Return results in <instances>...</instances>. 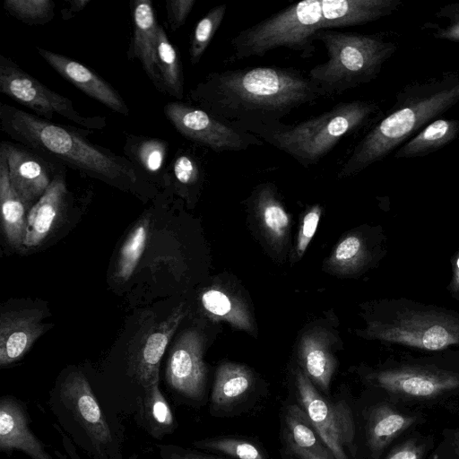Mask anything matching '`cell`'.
Listing matches in <instances>:
<instances>
[{
    "label": "cell",
    "instance_id": "6da1fadb",
    "mask_svg": "<svg viewBox=\"0 0 459 459\" xmlns=\"http://www.w3.org/2000/svg\"><path fill=\"white\" fill-rule=\"evenodd\" d=\"M326 97L307 74L280 66L211 72L188 92L195 106L250 134L275 126L292 111Z\"/></svg>",
    "mask_w": 459,
    "mask_h": 459
},
{
    "label": "cell",
    "instance_id": "7a4b0ae2",
    "mask_svg": "<svg viewBox=\"0 0 459 459\" xmlns=\"http://www.w3.org/2000/svg\"><path fill=\"white\" fill-rule=\"evenodd\" d=\"M402 0H307L295 3L231 38L233 57H262L278 48L305 59L316 52L314 36L323 30L364 25L391 15Z\"/></svg>",
    "mask_w": 459,
    "mask_h": 459
},
{
    "label": "cell",
    "instance_id": "3957f363",
    "mask_svg": "<svg viewBox=\"0 0 459 459\" xmlns=\"http://www.w3.org/2000/svg\"><path fill=\"white\" fill-rule=\"evenodd\" d=\"M0 127L15 143L42 157L113 186L136 191L149 186L147 178L126 157L91 143L75 127L5 103L0 104Z\"/></svg>",
    "mask_w": 459,
    "mask_h": 459
},
{
    "label": "cell",
    "instance_id": "277c9868",
    "mask_svg": "<svg viewBox=\"0 0 459 459\" xmlns=\"http://www.w3.org/2000/svg\"><path fill=\"white\" fill-rule=\"evenodd\" d=\"M457 103L459 71H446L405 84L387 113L352 148L337 178L357 175L383 160Z\"/></svg>",
    "mask_w": 459,
    "mask_h": 459
},
{
    "label": "cell",
    "instance_id": "5b68a950",
    "mask_svg": "<svg viewBox=\"0 0 459 459\" xmlns=\"http://www.w3.org/2000/svg\"><path fill=\"white\" fill-rule=\"evenodd\" d=\"M380 114L377 102L353 100L339 102L299 123L281 122L252 134L288 154L302 167L309 168L321 161L342 138L368 126Z\"/></svg>",
    "mask_w": 459,
    "mask_h": 459
},
{
    "label": "cell",
    "instance_id": "8992f818",
    "mask_svg": "<svg viewBox=\"0 0 459 459\" xmlns=\"http://www.w3.org/2000/svg\"><path fill=\"white\" fill-rule=\"evenodd\" d=\"M314 40L322 42L327 60L311 68L307 76L327 97L377 79L398 47L387 32L323 30L315 34Z\"/></svg>",
    "mask_w": 459,
    "mask_h": 459
},
{
    "label": "cell",
    "instance_id": "52a82bcc",
    "mask_svg": "<svg viewBox=\"0 0 459 459\" xmlns=\"http://www.w3.org/2000/svg\"><path fill=\"white\" fill-rule=\"evenodd\" d=\"M0 91L49 121L57 114L87 130H100L107 126L106 117L80 114L70 99L51 91L3 55H0Z\"/></svg>",
    "mask_w": 459,
    "mask_h": 459
},
{
    "label": "cell",
    "instance_id": "ba28073f",
    "mask_svg": "<svg viewBox=\"0 0 459 459\" xmlns=\"http://www.w3.org/2000/svg\"><path fill=\"white\" fill-rule=\"evenodd\" d=\"M163 112L183 137L215 152H242L264 145L257 136L228 125L193 104L170 101Z\"/></svg>",
    "mask_w": 459,
    "mask_h": 459
},
{
    "label": "cell",
    "instance_id": "9c48e42d",
    "mask_svg": "<svg viewBox=\"0 0 459 459\" xmlns=\"http://www.w3.org/2000/svg\"><path fill=\"white\" fill-rule=\"evenodd\" d=\"M299 403L323 443L334 459H348L346 449L353 446L355 426L351 411L344 401L325 400L301 370L296 374Z\"/></svg>",
    "mask_w": 459,
    "mask_h": 459
},
{
    "label": "cell",
    "instance_id": "30bf717a",
    "mask_svg": "<svg viewBox=\"0 0 459 459\" xmlns=\"http://www.w3.org/2000/svg\"><path fill=\"white\" fill-rule=\"evenodd\" d=\"M12 186L30 210L45 193L62 167L18 143L2 141Z\"/></svg>",
    "mask_w": 459,
    "mask_h": 459
},
{
    "label": "cell",
    "instance_id": "8fae6325",
    "mask_svg": "<svg viewBox=\"0 0 459 459\" xmlns=\"http://www.w3.org/2000/svg\"><path fill=\"white\" fill-rule=\"evenodd\" d=\"M204 342L195 330L184 332L168 359L166 379L171 388L192 399L204 391L206 368L203 359Z\"/></svg>",
    "mask_w": 459,
    "mask_h": 459
},
{
    "label": "cell",
    "instance_id": "7c38bea8",
    "mask_svg": "<svg viewBox=\"0 0 459 459\" xmlns=\"http://www.w3.org/2000/svg\"><path fill=\"white\" fill-rule=\"evenodd\" d=\"M40 56L64 79L111 110L129 116V108L118 91L84 65L58 53L37 48Z\"/></svg>",
    "mask_w": 459,
    "mask_h": 459
},
{
    "label": "cell",
    "instance_id": "4fadbf2b",
    "mask_svg": "<svg viewBox=\"0 0 459 459\" xmlns=\"http://www.w3.org/2000/svg\"><path fill=\"white\" fill-rule=\"evenodd\" d=\"M61 395L95 446H107L112 441L111 432L86 377L81 372L69 374Z\"/></svg>",
    "mask_w": 459,
    "mask_h": 459
},
{
    "label": "cell",
    "instance_id": "5bb4252c",
    "mask_svg": "<svg viewBox=\"0 0 459 459\" xmlns=\"http://www.w3.org/2000/svg\"><path fill=\"white\" fill-rule=\"evenodd\" d=\"M40 309L3 313L0 319V365L8 366L22 358L48 325L43 324Z\"/></svg>",
    "mask_w": 459,
    "mask_h": 459
},
{
    "label": "cell",
    "instance_id": "9a60e30c",
    "mask_svg": "<svg viewBox=\"0 0 459 459\" xmlns=\"http://www.w3.org/2000/svg\"><path fill=\"white\" fill-rule=\"evenodd\" d=\"M377 381L388 392L418 398L437 396L459 386L457 375L416 368L384 371Z\"/></svg>",
    "mask_w": 459,
    "mask_h": 459
},
{
    "label": "cell",
    "instance_id": "2e32d148",
    "mask_svg": "<svg viewBox=\"0 0 459 459\" xmlns=\"http://www.w3.org/2000/svg\"><path fill=\"white\" fill-rule=\"evenodd\" d=\"M65 172L66 167L62 166L42 196L28 211L23 247L39 246L57 222L69 196Z\"/></svg>",
    "mask_w": 459,
    "mask_h": 459
},
{
    "label": "cell",
    "instance_id": "e0dca14e",
    "mask_svg": "<svg viewBox=\"0 0 459 459\" xmlns=\"http://www.w3.org/2000/svg\"><path fill=\"white\" fill-rule=\"evenodd\" d=\"M133 36L128 48V58L140 61L145 74L161 93L157 62L156 42L158 22L150 0H136L132 2ZM164 94V93H163Z\"/></svg>",
    "mask_w": 459,
    "mask_h": 459
},
{
    "label": "cell",
    "instance_id": "ac0fdd59",
    "mask_svg": "<svg viewBox=\"0 0 459 459\" xmlns=\"http://www.w3.org/2000/svg\"><path fill=\"white\" fill-rule=\"evenodd\" d=\"M0 449L4 453L20 450L31 459H52L30 431L22 404L10 397L0 401Z\"/></svg>",
    "mask_w": 459,
    "mask_h": 459
},
{
    "label": "cell",
    "instance_id": "d6986e66",
    "mask_svg": "<svg viewBox=\"0 0 459 459\" xmlns=\"http://www.w3.org/2000/svg\"><path fill=\"white\" fill-rule=\"evenodd\" d=\"M184 316L183 306L179 305L165 320L152 327L143 340L136 359V373L145 387L159 379L160 359Z\"/></svg>",
    "mask_w": 459,
    "mask_h": 459
},
{
    "label": "cell",
    "instance_id": "ffe728a7",
    "mask_svg": "<svg viewBox=\"0 0 459 459\" xmlns=\"http://www.w3.org/2000/svg\"><path fill=\"white\" fill-rule=\"evenodd\" d=\"M126 157L147 178L170 184L166 163L169 143L151 136L127 134L123 147Z\"/></svg>",
    "mask_w": 459,
    "mask_h": 459
},
{
    "label": "cell",
    "instance_id": "44dd1931",
    "mask_svg": "<svg viewBox=\"0 0 459 459\" xmlns=\"http://www.w3.org/2000/svg\"><path fill=\"white\" fill-rule=\"evenodd\" d=\"M251 201L267 238L281 247L288 235L290 219L278 198L276 186L271 182L260 184Z\"/></svg>",
    "mask_w": 459,
    "mask_h": 459
},
{
    "label": "cell",
    "instance_id": "7402d4cb",
    "mask_svg": "<svg viewBox=\"0 0 459 459\" xmlns=\"http://www.w3.org/2000/svg\"><path fill=\"white\" fill-rule=\"evenodd\" d=\"M0 203L3 230L8 243L14 247H23L28 208L10 183L6 157L2 150H0Z\"/></svg>",
    "mask_w": 459,
    "mask_h": 459
},
{
    "label": "cell",
    "instance_id": "603a6c76",
    "mask_svg": "<svg viewBox=\"0 0 459 459\" xmlns=\"http://www.w3.org/2000/svg\"><path fill=\"white\" fill-rule=\"evenodd\" d=\"M458 137L459 120L439 117L400 146L394 156L395 159L426 157L450 144Z\"/></svg>",
    "mask_w": 459,
    "mask_h": 459
},
{
    "label": "cell",
    "instance_id": "cb8c5ba5",
    "mask_svg": "<svg viewBox=\"0 0 459 459\" xmlns=\"http://www.w3.org/2000/svg\"><path fill=\"white\" fill-rule=\"evenodd\" d=\"M156 62L163 93L181 100L184 97V75L180 55L160 24L157 31Z\"/></svg>",
    "mask_w": 459,
    "mask_h": 459
},
{
    "label": "cell",
    "instance_id": "d4e9b609",
    "mask_svg": "<svg viewBox=\"0 0 459 459\" xmlns=\"http://www.w3.org/2000/svg\"><path fill=\"white\" fill-rule=\"evenodd\" d=\"M414 420V417L400 413L387 405L375 408L368 422L369 447L375 452L382 450Z\"/></svg>",
    "mask_w": 459,
    "mask_h": 459
},
{
    "label": "cell",
    "instance_id": "484cf974",
    "mask_svg": "<svg viewBox=\"0 0 459 459\" xmlns=\"http://www.w3.org/2000/svg\"><path fill=\"white\" fill-rule=\"evenodd\" d=\"M252 384L253 376L247 368L224 363L216 371L212 402L217 407L230 406L241 399Z\"/></svg>",
    "mask_w": 459,
    "mask_h": 459
},
{
    "label": "cell",
    "instance_id": "4316f807",
    "mask_svg": "<svg viewBox=\"0 0 459 459\" xmlns=\"http://www.w3.org/2000/svg\"><path fill=\"white\" fill-rule=\"evenodd\" d=\"M300 358L307 377L326 390L334 371L335 360L325 342L315 335L304 336Z\"/></svg>",
    "mask_w": 459,
    "mask_h": 459
},
{
    "label": "cell",
    "instance_id": "83f0119b",
    "mask_svg": "<svg viewBox=\"0 0 459 459\" xmlns=\"http://www.w3.org/2000/svg\"><path fill=\"white\" fill-rule=\"evenodd\" d=\"M286 424L290 445L307 450L324 459H334L302 407L290 405L288 408Z\"/></svg>",
    "mask_w": 459,
    "mask_h": 459
},
{
    "label": "cell",
    "instance_id": "f1b7e54d",
    "mask_svg": "<svg viewBox=\"0 0 459 459\" xmlns=\"http://www.w3.org/2000/svg\"><path fill=\"white\" fill-rule=\"evenodd\" d=\"M201 300L204 309L213 317L225 320L239 329L253 330L247 308L224 291L210 289L203 293Z\"/></svg>",
    "mask_w": 459,
    "mask_h": 459
},
{
    "label": "cell",
    "instance_id": "f546056e",
    "mask_svg": "<svg viewBox=\"0 0 459 459\" xmlns=\"http://www.w3.org/2000/svg\"><path fill=\"white\" fill-rule=\"evenodd\" d=\"M167 173L170 184H175L181 193L189 195L201 186L204 166L192 151L180 148L168 164Z\"/></svg>",
    "mask_w": 459,
    "mask_h": 459
},
{
    "label": "cell",
    "instance_id": "4dcf8cb0",
    "mask_svg": "<svg viewBox=\"0 0 459 459\" xmlns=\"http://www.w3.org/2000/svg\"><path fill=\"white\" fill-rule=\"evenodd\" d=\"M227 9V4L214 6L196 23L189 46L191 65H195L201 60L215 33L221 27L226 16Z\"/></svg>",
    "mask_w": 459,
    "mask_h": 459
},
{
    "label": "cell",
    "instance_id": "1f68e13d",
    "mask_svg": "<svg viewBox=\"0 0 459 459\" xmlns=\"http://www.w3.org/2000/svg\"><path fill=\"white\" fill-rule=\"evenodd\" d=\"M143 411L145 420L155 434H164L173 429L174 416L159 388V379L146 387Z\"/></svg>",
    "mask_w": 459,
    "mask_h": 459
},
{
    "label": "cell",
    "instance_id": "d6a6232c",
    "mask_svg": "<svg viewBox=\"0 0 459 459\" xmlns=\"http://www.w3.org/2000/svg\"><path fill=\"white\" fill-rule=\"evenodd\" d=\"M148 228L149 220H142L122 246L117 268V277L119 280H128L136 268L145 247Z\"/></svg>",
    "mask_w": 459,
    "mask_h": 459
},
{
    "label": "cell",
    "instance_id": "836d02e7",
    "mask_svg": "<svg viewBox=\"0 0 459 459\" xmlns=\"http://www.w3.org/2000/svg\"><path fill=\"white\" fill-rule=\"evenodd\" d=\"M3 6L11 16L29 25L48 23L55 15L52 0H4Z\"/></svg>",
    "mask_w": 459,
    "mask_h": 459
},
{
    "label": "cell",
    "instance_id": "e575fe53",
    "mask_svg": "<svg viewBox=\"0 0 459 459\" xmlns=\"http://www.w3.org/2000/svg\"><path fill=\"white\" fill-rule=\"evenodd\" d=\"M434 16L437 22L426 23L423 28L435 39L459 44V2L440 6Z\"/></svg>",
    "mask_w": 459,
    "mask_h": 459
},
{
    "label": "cell",
    "instance_id": "d590c367",
    "mask_svg": "<svg viewBox=\"0 0 459 459\" xmlns=\"http://www.w3.org/2000/svg\"><path fill=\"white\" fill-rule=\"evenodd\" d=\"M364 247L361 239L354 235L343 238L335 247L329 264L341 273L354 271L361 263Z\"/></svg>",
    "mask_w": 459,
    "mask_h": 459
},
{
    "label": "cell",
    "instance_id": "8d00e7d4",
    "mask_svg": "<svg viewBox=\"0 0 459 459\" xmlns=\"http://www.w3.org/2000/svg\"><path fill=\"white\" fill-rule=\"evenodd\" d=\"M195 445L229 455L237 459H264L261 451L253 444L235 438H216L199 441Z\"/></svg>",
    "mask_w": 459,
    "mask_h": 459
},
{
    "label": "cell",
    "instance_id": "74e56055",
    "mask_svg": "<svg viewBox=\"0 0 459 459\" xmlns=\"http://www.w3.org/2000/svg\"><path fill=\"white\" fill-rule=\"evenodd\" d=\"M321 207L319 204H315L308 209L302 219V223L298 237L296 252L300 257L305 253L308 244L314 237L321 216Z\"/></svg>",
    "mask_w": 459,
    "mask_h": 459
},
{
    "label": "cell",
    "instance_id": "f35d334b",
    "mask_svg": "<svg viewBox=\"0 0 459 459\" xmlns=\"http://www.w3.org/2000/svg\"><path fill=\"white\" fill-rule=\"evenodd\" d=\"M195 2V0H167L165 2L167 21L172 31L180 29L186 23Z\"/></svg>",
    "mask_w": 459,
    "mask_h": 459
},
{
    "label": "cell",
    "instance_id": "ab89813d",
    "mask_svg": "<svg viewBox=\"0 0 459 459\" xmlns=\"http://www.w3.org/2000/svg\"><path fill=\"white\" fill-rule=\"evenodd\" d=\"M423 448L412 440H408L396 447L386 459H420Z\"/></svg>",
    "mask_w": 459,
    "mask_h": 459
},
{
    "label": "cell",
    "instance_id": "60d3db41",
    "mask_svg": "<svg viewBox=\"0 0 459 459\" xmlns=\"http://www.w3.org/2000/svg\"><path fill=\"white\" fill-rule=\"evenodd\" d=\"M90 3V0L67 1L68 6L61 10L62 19L69 20L73 18L76 13L83 10Z\"/></svg>",
    "mask_w": 459,
    "mask_h": 459
},
{
    "label": "cell",
    "instance_id": "b9f144b4",
    "mask_svg": "<svg viewBox=\"0 0 459 459\" xmlns=\"http://www.w3.org/2000/svg\"><path fill=\"white\" fill-rule=\"evenodd\" d=\"M167 459H222L210 455H200L182 449H172L168 452Z\"/></svg>",
    "mask_w": 459,
    "mask_h": 459
},
{
    "label": "cell",
    "instance_id": "7bdbcfd3",
    "mask_svg": "<svg viewBox=\"0 0 459 459\" xmlns=\"http://www.w3.org/2000/svg\"><path fill=\"white\" fill-rule=\"evenodd\" d=\"M290 447L292 451V453L299 458V459H324L322 457H319L316 455H314L313 453L307 451V450H305V449H301V448H299L295 446H292L290 444Z\"/></svg>",
    "mask_w": 459,
    "mask_h": 459
},
{
    "label": "cell",
    "instance_id": "ee69618b",
    "mask_svg": "<svg viewBox=\"0 0 459 459\" xmlns=\"http://www.w3.org/2000/svg\"><path fill=\"white\" fill-rule=\"evenodd\" d=\"M454 446L456 454L459 455V431L455 435Z\"/></svg>",
    "mask_w": 459,
    "mask_h": 459
},
{
    "label": "cell",
    "instance_id": "f6af8a7d",
    "mask_svg": "<svg viewBox=\"0 0 459 459\" xmlns=\"http://www.w3.org/2000/svg\"><path fill=\"white\" fill-rule=\"evenodd\" d=\"M457 264H458V267H459V259H458Z\"/></svg>",
    "mask_w": 459,
    "mask_h": 459
}]
</instances>
